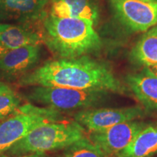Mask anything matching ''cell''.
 I'll return each mask as SVG.
<instances>
[{
  "instance_id": "cell-1",
  "label": "cell",
  "mask_w": 157,
  "mask_h": 157,
  "mask_svg": "<svg viewBox=\"0 0 157 157\" xmlns=\"http://www.w3.org/2000/svg\"><path fill=\"white\" fill-rule=\"evenodd\" d=\"M17 84L127 93V89L109 66L88 56L47 60L21 76Z\"/></svg>"
},
{
  "instance_id": "cell-2",
  "label": "cell",
  "mask_w": 157,
  "mask_h": 157,
  "mask_svg": "<svg viewBox=\"0 0 157 157\" xmlns=\"http://www.w3.org/2000/svg\"><path fill=\"white\" fill-rule=\"evenodd\" d=\"M40 21L42 44L56 58H78L101 48V37L90 21L56 17L47 11Z\"/></svg>"
},
{
  "instance_id": "cell-3",
  "label": "cell",
  "mask_w": 157,
  "mask_h": 157,
  "mask_svg": "<svg viewBox=\"0 0 157 157\" xmlns=\"http://www.w3.org/2000/svg\"><path fill=\"white\" fill-rule=\"evenodd\" d=\"M86 130L75 120L62 119L39 125L6 152L8 156L61 150L86 137Z\"/></svg>"
},
{
  "instance_id": "cell-4",
  "label": "cell",
  "mask_w": 157,
  "mask_h": 157,
  "mask_svg": "<svg viewBox=\"0 0 157 157\" xmlns=\"http://www.w3.org/2000/svg\"><path fill=\"white\" fill-rule=\"evenodd\" d=\"M64 119L60 111L34 103L22 104L10 117L0 121V155L39 125Z\"/></svg>"
},
{
  "instance_id": "cell-5",
  "label": "cell",
  "mask_w": 157,
  "mask_h": 157,
  "mask_svg": "<svg viewBox=\"0 0 157 157\" xmlns=\"http://www.w3.org/2000/svg\"><path fill=\"white\" fill-rule=\"evenodd\" d=\"M109 92L61 87H32L25 94L31 103L62 111L93 109L106 98Z\"/></svg>"
},
{
  "instance_id": "cell-6",
  "label": "cell",
  "mask_w": 157,
  "mask_h": 157,
  "mask_svg": "<svg viewBox=\"0 0 157 157\" xmlns=\"http://www.w3.org/2000/svg\"><path fill=\"white\" fill-rule=\"evenodd\" d=\"M117 21L127 30L144 32L157 25V2L141 0H109Z\"/></svg>"
},
{
  "instance_id": "cell-7",
  "label": "cell",
  "mask_w": 157,
  "mask_h": 157,
  "mask_svg": "<svg viewBox=\"0 0 157 157\" xmlns=\"http://www.w3.org/2000/svg\"><path fill=\"white\" fill-rule=\"evenodd\" d=\"M140 106L125 108L88 109L78 111L74 114V120L90 132L105 130L125 121L136 120L145 115Z\"/></svg>"
},
{
  "instance_id": "cell-8",
  "label": "cell",
  "mask_w": 157,
  "mask_h": 157,
  "mask_svg": "<svg viewBox=\"0 0 157 157\" xmlns=\"http://www.w3.org/2000/svg\"><path fill=\"white\" fill-rule=\"evenodd\" d=\"M147 124L133 120L118 124L105 130L90 132L89 139L105 156H116L134 140Z\"/></svg>"
},
{
  "instance_id": "cell-9",
  "label": "cell",
  "mask_w": 157,
  "mask_h": 157,
  "mask_svg": "<svg viewBox=\"0 0 157 157\" xmlns=\"http://www.w3.org/2000/svg\"><path fill=\"white\" fill-rule=\"evenodd\" d=\"M41 57V45H29L7 50L0 58V74L18 78L34 69Z\"/></svg>"
},
{
  "instance_id": "cell-10",
  "label": "cell",
  "mask_w": 157,
  "mask_h": 157,
  "mask_svg": "<svg viewBox=\"0 0 157 157\" xmlns=\"http://www.w3.org/2000/svg\"><path fill=\"white\" fill-rule=\"evenodd\" d=\"M50 0H0V23L14 21L27 23L40 21Z\"/></svg>"
},
{
  "instance_id": "cell-11",
  "label": "cell",
  "mask_w": 157,
  "mask_h": 157,
  "mask_svg": "<svg viewBox=\"0 0 157 157\" xmlns=\"http://www.w3.org/2000/svg\"><path fill=\"white\" fill-rule=\"evenodd\" d=\"M48 14L58 17L86 20L94 25L99 17V10L94 0H50Z\"/></svg>"
},
{
  "instance_id": "cell-12",
  "label": "cell",
  "mask_w": 157,
  "mask_h": 157,
  "mask_svg": "<svg viewBox=\"0 0 157 157\" xmlns=\"http://www.w3.org/2000/svg\"><path fill=\"white\" fill-rule=\"evenodd\" d=\"M0 42L7 50L29 45H42L39 31L34 30L26 23H0Z\"/></svg>"
},
{
  "instance_id": "cell-13",
  "label": "cell",
  "mask_w": 157,
  "mask_h": 157,
  "mask_svg": "<svg viewBox=\"0 0 157 157\" xmlns=\"http://www.w3.org/2000/svg\"><path fill=\"white\" fill-rule=\"evenodd\" d=\"M129 87L147 109L157 111V77L146 68L140 73L129 74L126 78Z\"/></svg>"
},
{
  "instance_id": "cell-14",
  "label": "cell",
  "mask_w": 157,
  "mask_h": 157,
  "mask_svg": "<svg viewBox=\"0 0 157 157\" xmlns=\"http://www.w3.org/2000/svg\"><path fill=\"white\" fill-rule=\"evenodd\" d=\"M157 154V123L147 125L116 157H150Z\"/></svg>"
},
{
  "instance_id": "cell-15",
  "label": "cell",
  "mask_w": 157,
  "mask_h": 157,
  "mask_svg": "<svg viewBox=\"0 0 157 157\" xmlns=\"http://www.w3.org/2000/svg\"><path fill=\"white\" fill-rule=\"evenodd\" d=\"M129 56L133 63L145 67L157 64V25L145 31Z\"/></svg>"
},
{
  "instance_id": "cell-16",
  "label": "cell",
  "mask_w": 157,
  "mask_h": 157,
  "mask_svg": "<svg viewBox=\"0 0 157 157\" xmlns=\"http://www.w3.org/2000/svg\"><path fill=\"white\" fill-rule=\"evenodd\" d=\"M59 157H108L86 137L63 149Z\"/></svg>"
},
{
  "instance_id": "cell-17",
  "label": "cell",
  "mask_w": 157,
  "mask_h": 157,
  "mask_svg": "<svg viewBox=\"0 0 157 157\" xmlns=\"http://www.w3.org/2000/svg\"><path fill=\"white\" fill-rule=\"evenodd\" d=\"M22 105V98L8 84L0 88V120H3L17 111Z\"/></svg>"
},
{
  "instance_id": "cell-18",
  "label": "cell",
  "mask_w": 157,
  "mask_h": 157,
  "mask_svg": "<svg viewBox=\"0 0 157 157\" xmlns=\"http://www.w3.org/2000/svg\"><path fill=\"white\" fill-rule=\"evenodd\" d=\"M0 157H48L45 154L42 153H33V154H27L23 155H17V156H8V155L1 154Z\"/></svg>"
},
{
  "instance_id": "cell-19",
  "label": "cell",
  "mask_w": 157,
  "mask_h": 157,
  "mask_svg": "<svg viewBox=\"0 0 157 157\" xmlns=\"http://www.w3.org/2000/svg\"><path fill=\"white\" fill-rule=\"evenodd\" d=\"M145 68H146L149 72H151L153 75H154L155 76H156L157 77V64L153 65V66H148V67H145Z\"/></svg>"
},
{
  "instance_id": "cell-20",
  "label": "cell",
  "mask_w": 157,
  "mask_h": 157,
  "mask_svg": "<svg viewBox=\"0 0 157 157\" xmlns=\"http://www.w3.org/2000/svg\"><path fill=\"white\" fill-rule=\"evenodd\" d=\"M7 51V49L3 46V44H2L1 42H0V58L4 56V54H5Z\"/></svg>"
},
{
  "instance_id": "cell-21",
  "label": "cell",
  "mask_w": 157,
  "mask_h": 157,
  "mask_svg": "<svg viewBox=\"0 0 157 157\" xmlns=\"http://www.w3.org/2000/svg\"><path fill=\"white\" fill-rule=\"evenodd\" d=\"M141 1H145V2H157V0H141Z\"/></svg>"
},
{
  "instance_id": "cell-22",
  "label": "cell",
  "mask_w": 157,
  "mask_h": 157,
  "mask_svg": "<svg viewBox=\"0 0 157 157\" xmlns=\"http://www.w3.org/2000/svg\"><path fill=\"white\" fill-rule=\"evenodd\" d=\"M5 82H0V88H1L2 87V86L4 85V84H5Z\"/></svg>"
}]
</instances>
